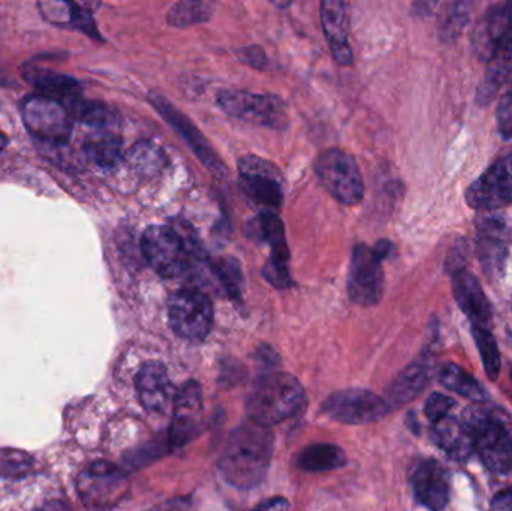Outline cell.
<instances>
[{
  "label": "cell",
  "instance_id": "cell-21",
  "mask_svg": "<svg viewBox=\"0 0 512 511\" xmlns=\"http://www.w3.org/2000/svg\"><path fill=\"white\" fill-rule=\"evenodd\" d=\"M321 21L334 59L340 65H351L354 57L348 41L349 21L345 3L339 0H324L321 3Z\"/></svg>",
  "mask_w": 512,
  "mask_h": 511
},
{
  "label": "cell",
  "instance_id": "cell-18",
  "mask_svg": "<svg viewBox=\"0 0 512 511\" xmlns=\"http://www.w3.org/2000/svg\"><path fill=\"white\" fill-rule=\"evenodd\" d=\"M415 497L424 507L441 511L450 500V479L447 470L436 461H424L412 474Z\"/></svg>",
  "mask_w": 512,
  "mask_h": 511
},
{
  "label": "cell",
  "instance_id": "cell-17",
  "mask_svg": "<svg viewBox=\"0 0 512 511\" xmlns=\"http://www.w3.org/2000/svg\"><path fill=\"white\" fill-rule=\"evenodd\" d=\"M137 392L144 408L161 414L173 408L177 395L167 368L161 362H149L140 369Z\"/></svg>",
  "mask_w": 512,
  "mask_h": 511
},
{
  "label": "cell",
  "instance_id": "cell-12",
  "mask_svg": "<svg viewBox=\"0 0 512 511\" xmlns=\"http://www.w3.org/2000/svg\"><path fill=\"white\" fill-rule=\"evenodd\" d=\"M385 399L369 390H343L334 393L324 402L327 416L345 425H367L378 422L390 411Z\"/></svg>",
  "mask_w": 512,
  "mask_h": 511
},
{
  "label": "cell",
  "instance_id": "cell-14",
  "mask_svg": "<svg viewBox=\"0 0 512 511\" xmlns=\"http://www.w3.org/2000/svg\"><path fill=\"white\" fill-rule=\"evenodd\" d=\"M203 428V392L200 384L188 381L176 395L173 405V422L170 428V446H185L194 440Z\"/></svg>",
  "mask_w": 512,
  "mask_h": 511
},
{
  "label": "cell",
  "instance_id": "cell-6",
  "mask_svg": "<svg viewBox=\"0 0 512 511\" xmlns=\"http://www.w3.org/2000/svg\"><path fill=\"white\" fill-rule=\"evenodd\" d=\"M466 425L484 465L493 473L507 474L512 468V440L507 429L484 413L472 414Z\"/></svg>",
  "mask_w": 512,
  "mask_h": 511
},
{
  "label": "cell",
  "instance_id": "cell-30",
  "mask_svg": "<svg viewBox=\"0 0 512 511\" xmlns=\"http://www.w3.org/2000/svg\"><path fill=\"white\" fill-rule=\"evenodd\" d=\"M472 332H474V338L477 341L481 359H483L484 369L492 380H496L501 372V354H499L495 338L489 330L481 329V327H474Z\"/></svg>",
  "mask_w": 512,
  "mask_h": 511
},
{
  "label": "cell",
  "instance_id": "cell-34",
  "mask_svg": "<svg viewBox=\"0 0 512 511\" xmlns=\"http://www.w3.org/2000/svg\"><path fill=\"white\" fill-rule=\"evenodd\" d=\"M264 278L276 288L291 287V278H289L288 261L271 258L264 267Z\"/></svg>",
  "mask_w": 512,
  "mask_h": 511
},
{
  "label": "cell",
  "instance_id": "cell-16",
  "mask_svg": "<svg viewBox=\"0 0 512 511\" xmlns=\"http://www.w3.org/2000/svg\"><path fill=\"white\" fill-rule=\"evenodd\" d=\"M150 101L155 105L156 110L165 117V120L188 141L189 146L194 150L195 155L201 159V162H203L215 176L224 177L225 173H227L225 165L222 164L221 159L218 158V155H216L210 143H207L203 134L192 125L191 120L183 116L182 113H179L176 107H173L170 102L165 101L164 96L150 95Z\"/></svg>",
  "mask_w": 512,
  "mask_h": 511
},
{
  "label": "cell",
  "instance_id": "cell-32",
  "mask_svg": "<svg viewBox=\"0 0 512 511\" xmlns=\"http://www.w3.org/2000/svg\"><path fill=\"white\" fill-rule=\"evenodd\" d=\"M32 470V459L17 450H0V477L18 479Z\"/></svg>",
  "mask_w": 512,
  "mask_h": 511
},
{
  "label": "cell",
  "instance_id": "cell-43",
  "mask_svg": "<svg viewBox=\"0 0 512 511\" xmlns=\"http://www.w3.org/2000/svg\"><path fill=\"white\" fill-rule=\"evenodd\" d=\"M6 146H8V138H6L5 134H2V132H0V152H2V150H5Z\"/></svg>",
  "mask_w": 512,
  "mask_h": 511
},
{
  "label": "cell",
  "instance_id": "cell-42",
  "mask_svg": "<svg viewBox=\"0 0 512 511\" xmlns=\"http://www.w3.org/2000/svg\"><path fill=\"white\" fill-rule=\"evenodd\" d=\"M41 511H69L68 507L63 506L60 503L48 504Z\"/></svg>",
  "mask_w": 512,
  "mask_h": 511
},
{
  "label": "cell",
  "instance_id": "cell-4",
  "mask_svg": "<svg viewBox=\"0 0 512 511\" xmlns=\"http://www.w3.org/2000/svg\"><path fill=\"white\" fill-rule=\"evenodd\" d=\"M81 503L93 511L119 506L129 492L126 474L110 462H95L81 471L77 480Z\"/></svg>",
  "mask_w": 512,
  "mask_h": 511
},
{
  "label": "cell",
  "instance_id": "cell-20",
  "mask_svg": "<svg viewBox=\"0 0 512 511\" xmlns=\"http://www.w3.org/2000/svg\"><path fill=\"white\" fill-rule=\"evenodd\" d=\"M453 294L474 327L487 329L492 320V308L480 282L471 272L462 269L453 273Z\"/></svg>",
  "mask_w": 512,
  "mask_h": 511
},
{
  "label": "cell",
  "instance_id": "cell-19",
  "mask_svg": "<svg viewBox=\"0 0 512 511\" xmlns=\"http://www.w3.org/2000/svg\"><path fill=\"white\" fill-rule=\"evenodd\" d=\"M512 35V12L510 3L490 9L474 32V48L478 57L489 62L505 39Z\"/></svg>",
  "mask_w": 512,
  "mask_h": 511
},
{
  "label": "cell",
  "instance_id": "cell-11",
  "mask_svg": "<svg viewBox=\"0 0 512 511\" xmlns=\"http://www.w3.org/2000/svg\"><path fill=\"white\" fill-rule=\"evenodd\" d=\"M382 260L369 246H355L348 276V294L360 306L379 303L384 294Z\"/></svg>",
  "mask_w": 512,
  "mask_h": 511
},
{
  "label": "cell",
  "instance_id": "cell-13",
  "mask_svg": "<svg viewBox=\"0 0 512 511\" xmlns=\"http://www.w3.org/2000/svg\"><path fill=\"white\" fill-rule=\"evenodd\" d=\"M469 206L477 210H496L512 204V155L499 159L466 192Z\"/></svg>",
  "mask_w": 512,
  "mask_h": 511
},
{
  "label": "cell",
  "instance_id": "cell-28",
  "mask_svg": "<svg viewBox=\"0 0 512 511\" xmlns=\"http://www.w3.org/2000/svg\"><path fill=\"white\" fill-rule=\"evenodd\" d=\"M86 150L90 158L104 168L114 167L122 158V144L114 135H102L89 141Z\"/></svg>",
  "mask_w": 512,
  "mask_h": 511
},
{
  "label": "cell",
  "instance_id": "cell-36",
  "mask_svg": "<svg viewBox=\"0 0 512 511\" xmlns=\"http://www.w3.org/2000/svg\"><path fill=\"white\" fill-rule=\"evenodd\" d=\"M496 119L502 137L512 138V89L502 96L496 111Z\"/></svg>",
  "mask_w": 512,
  "mask_h": 511
},
{
  "label": "cell",
  "instance_id": "cell-26",
  "mask_svg": "<svg viewBox=\"0 0 512 511\" xmlns=\"http://www.w3.org/2000/svg\"><path fill=\"white\" fill-rule=\"evenodd\" d=\"M35 84L42 96L56 99L68 108H71L75 102L80 101V96H78L80 95V87L74 80L65 77V75H42L36 80Z\"/></svg>",
  "mask_w": 512,
  "mask_h": 511
},
{
  "label": "cell",
  "instance_id": "cell-40",
  "mask_svg": "<svg viewBox=\"0 0 512 511\" xmlns=\"http://www.w3.org/2000/svg\"><path fill=\"white\" fill-rule=\"evenodd\" d=\"M490 511H512V489L496 495Z\"/></svg>",
  "mask_w": 512,
  "mask_h": 511
},
{
  "label": "cell",
  "instance_id": "cell-10",
  "mask_svg": "<svg viewBox=\"0 0 512 511\" xmlns=\"http://www.w3.org/2000/svg\"><path fill=\"white\" fill-rule=\"evenodd\" d=\"M243 191L265 212L276 213L282 204V176L271 162L258 156H245L239 161Z\"/></svg>",
  "mask_w": 512,
  "mask_h": 511
},
{
  "label": "cell",
  "instance_id": "cell-9",
  "mask_svg": "<svg viewBox=\"0 0 512 511\" xmlns=\"http://www.w3.org/2000/svg\"><path fill=\"white\" fill-rule=\"evenodd\" d=\"M141 251L158 275L174 278L188 266V254L182 237L168 227L153 225L144 231Z\"/></svg>",
  "mask_w": 512,
  "mask_h": 511
},
{
  "label": "cell",
  "instance_id": "cell-39",
  "mask_svg": "<svg viewBox=\"0 0 512 511\" xmlns=\"http://www.w3.org/2000/svg\"><path fill=\"white\" fill-rule=\"evenodd\" d=\"M240 59L249 63V65L255 66V68H262V63H265L264 53L259 47L243 48L240 51Z\"/></svg>",
  "mask_w": 512,
  "mask_h": 511
},
{
  "label": "cell",
  "instance_id": "cell-31",
  "mask_svg": "<svg viewBox=\"0 0 512 511\" xmlns=\"http://www.w3.org/2000/svg\"><path fill=\"white\" fill-rule=\"evenodd\" d=\"M210 12H212V5L206 2L177 3L168 14V21L171 26H191V24L209 20Z\"/></svg>",
  "mask_w": 512,
  "mask_h": 511
},
{
  "label": "cell",
  "instance_id": "cell-15",
  "mask_svg": "<svg viewBox=\"0 0 512 511\" xmlns=\"http://www.w3.org/2000/svg\"><path fill=\"white\" fill-rule=\"evenodd\" d=\"M477 251L481 267L487 278H501L504 275L508 257L507 225L499 218H486L477 228Z\"/></svg>",
  "mask_w": 512,
  "mask_h": 511
},
{
  "label": "cell",
  "instance_id": "cell-33",
  "mask_svg": "<svg viewBox=\"0 0 512 511\" xmlns=\"http://www.w3.org/2000/svg\"><path fill=\"white\" fill-rule=\"evenodd\" d=\"M215 270L228 293L231 296H239L240 284H242V273H240L239 266L231 260H222L216 264Z\"/></svg>",
  "mask_w": 512,
  "mask_h": 511
},
{
  "label": "cell",
  "instance_id": "cell-44",
  "mask_svg": "<svg viewBox=\"0 0 512 511\" xmlns=\"http://www.w3.org/2000/svg\"><path fill=\"white\" fill-rule=\"evenodd\" d=\"M511 377H512V372H511Z\"/></svg>",
  "mask_w": 512,
  "mask_h": 511
},
{
  "label": "cell",
  "instance_id": "cell-41",
  "mask_svg": "<svg viewBox=\"0 0 512 511\" xmlns=\"http://www.w3.org/2000/svg\"><path fill=\"white\" fill-rule=\"evenodd\" d=\"M254 511H289V503L285 498H273L259 504Z\"/></svg>",
  "mask_w": 512,
  "mask_h": 511
},
{
  "label": "cell",
  "instance_id": "cell-2",
  "mask_svg": "<svg viewBox=\"0 0 512 511\" xmlns=\"http://www.w3.org/2000/svg\"><path fill=\"white\" fill-rule=\"evenodd\" d=\"M304 399V389L297 378L285 372H271L256 380L246 411L251 422L270 428L294 417L303 408Z\"/></svg>",
  "mask_w": 512,
  "mask_h": 511
},
{
  "label": "cell",
  "instance_id": "cell-1",
  "mask_svg": "<svg viewBox=\"0 0 512 511\" xmlns=\"http://www.w3.org/2000/svg\"><path fill=\"white\" fill-rule=\"evenodd\" d=\"M273 446L268 428L254 422L240 426L231 434L219 461L222 477L243 491L261 485L270 467Z\"/></svg>",
  "mask_w": 512,
  "mask_h": 511
},
{
  "label": "cell",
  "instance_id": "cell-23",
  "mask_svg": "<svg viewBox=\"0 0 512 511\" xmlns=\"http://www.w3.org/2000/svg\"><path fill=\"white\" fill-rule=\"evenodd\" d=\"M429 383V366L426 363H414L406 368L396 380L393 381L387 392V404L393 407L408 404L417 398L424 387Z\"/></svg>",
  "mask_w": 512,
  "mask_h": 511
},
{
  "label": "cell",
  "instance_id": "cell-3",
  "mask_svg": "<svg viewBox=\"0 0 512 511\" xmlns=\"http://www.w3.org/2000/svg\"><path fill=\"white\" fill-rule=\"evenodd\" d=\"M316 176L325 191L345 206L360 203L364 195L363 177L354 156L345 150L328 149L315 162Z\"/></svg>",
  "mask_w": 512,
  "mask_h": 511
},
{
  "label": "cell",
  "instance_id": "cell-27",
  "mask_svg": "<svg viewBox=\"0 0 512 511\" xmlns=\"http://www.w3.org/2000/svg\"><path fill=\"white\" fill-rule=\"evenodd\" d=\"M441 383L447 389L465 396L474 402L486 401L487 395L484 387L475 381L471 375L466 374L460 366L447 365L441 372Z\"/></svg>",
  "mask_w": 512,
  "mask_h": 511
},
{
  "label": "cell",
  "instance_id": "cell-37",
  "mask_svg": "<svg viewBox=\"0 0 512 511\" xmlns=\"http://www.w3.org/2000/svg\"><path fill=\"white\" fill-rule=\"evenodd\" d=\"M456 11L454 14H451L450 20L445 24L444 35L445 36H454L462 30V27L465 26L466 21H468V11H465L466 5L463 3L462 11H460V5H456Z\"/></svg>",
  "mask_w": 512,
  "mask_h": 511
},
{
  "label": "cell",
  "instance_id": "cell-29",
  "mask_svg": "<svg viewBox=\"0 0 512 511\" xmlns=\"http://www.w3.org/2000/svg\"><path fill=\"white\" fill-rule=\"evenodd\" d=\"M71 116L92 128H107L114 123V113L107 105L99 102L78 101L69 108Z\"/></svg>",
  "mask_w": 512,
  "mask_h": 511
},
{
  "label": "cell",
  "instance_id": "cell-25",
  "mask_svg": "<svg viewBox=\"0 0 512 511\" xmlns=\"http://www.w3.org/2000/svg\"><path fill=\"white\" fill-rule=\"evenodd\" d=\"M346 464V455L334 444H312L298 455L297 465L307 473H328Z\"/></svg>",
  "mask_w": 512,
  "mask_h": 511
},
{
  "label": "cell",
  "instance_id": "cell-35",
  "mask_svg": "<svg viewBox=\"0 0 512 511\" xmlns=\"http://www.w3.org/2000/svg\"><path fill=\"white\" fill-rule=\"evenodd\" d=\"M454 407V401L448 396L439 395V393H435V395L430 396L426 402V411L427 419L435 425L439 420L445 419L448 417V413H450L451 408Z\"/></svg>",
  "mask_w": 512,
  "mask_h": 511
},
{
  "label": "cell",
  "instance_id": "cell-7",
  "mask_svg": "<svg viewBox=\"0 0 512 511\" xmlns=\"http://www.w3.org/2000/svg\"><path fill=\"white\" fill-rule=\"evenodd\" d=\"M218 102L222 110L234 119L273 129H282L286 125L285 104L276 96L222 90Z\"/></svg>",
  "mask_w": 512,
  "mask_h": 511
},
{
  "label": "cell",
  "instance_id": "cell-24",
  "mask_svg": "<svg viewBox=\"0 0 512 511\" xmlns=\"http://www.w3.org/2000/svg\"><path fill=\"white\" fill-rule=\"evenodd\" d=\"M486 78L483 86L478 90V101L487 104L495 98L499 87L505 83L512 69V35L505 39L504 44L498 48L492 59L489 60Z\"/></svg>",
  "mask_w": 512,
  "mask_h": 511
},
{
  "label": "cell",
  "instance_id": "cell-5",
  "mask_svg": "<svg viewBox=\"0 0 512 511\" xmlns=\"http://www.w3.org/2000/svg\"><path fill=\"white\" fill-rule=\"evenodd\" d=\"M168 317L171 329L188 341H204L212 332V302L206 294L194 288H182L171 296L168 302Z\"/></svg>",
  "mask_w": 512,
  "mask_h": 511
},
{
  "label": "cell",
  "instance_id": "cell-22",
  "mask_svg": "<svg viewBox=\"0 0 512 511\" xmlns=\"http://www.w3.org/2000/svg\"><path fill=\"white\" fill-rule=\"evenodd\" d=\"M433 438L450 458L457 459V461H465L475 450L471 429L466 423L450 416L435 423Z\"/></svg>",
  "mask_w": 512,
  "mask_h": 511
},
{
  "label": "cell",
  "instance_id": "cell-38",
  "mask_svg": "<svg viewBox=\"0 0 512 511\" xmlns=\"http://www.w3.org/2000/svg\"><path fill=\"white\" fill-rule=\"evenodd\" d=\"M147 511H195V503L191 498H174Z\"/></svg>",
  "mask_w": 512,
  "mask_h": 511
},
{
  "label": "cell",
  "instance_id": "cell-8",
  "mask_svg": "<svg viewBox=\"0 0 512 511\" xmlns=\"http://www.w3.org/2000/svg\"><path fill=\"white\" fill-rule=\"evenodd\" d=\"M23 120L35 137L50 143H63L72 131L69 108L48 96H30L23 104Z\"/></svg>",
  "mask_w": 512,
  "mask_h": 511
}]
</instances>
